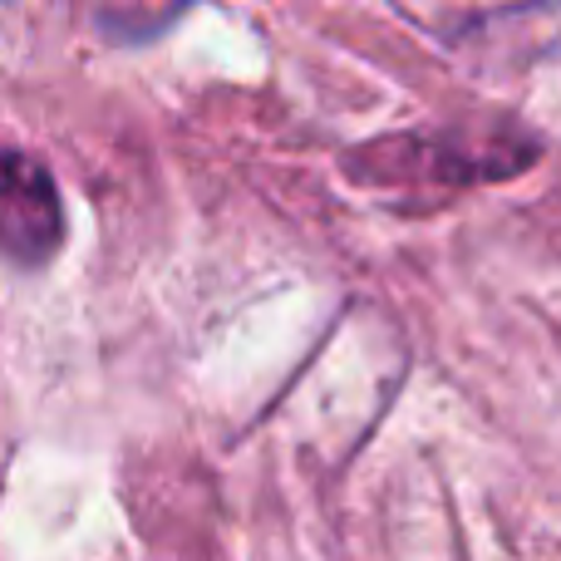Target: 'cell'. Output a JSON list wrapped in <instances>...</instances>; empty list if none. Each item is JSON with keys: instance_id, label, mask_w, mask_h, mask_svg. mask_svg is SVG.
<instances>
[{"instance_id": "1", "label": "cell", "mask_w": 561, "mask_h": 561, "mask_svg": "<svg viewBox=\"0 0 561 561\" xmlns=\"http://www.w3.org/2000/svg\"><path fill=\"white\" fill-rule=\"evenodd\" d=\"M533 144H468V134H428V138H389L350 153V173L359 183H483V178H507L533 163Z\"/></svg>"}, {"instance_id": "2", "label": "cell", "mask_w": 561, "mask_h": 561, "mask_svg": "<svg viewBox=\"0 0 561 561\" xmlns=\"http://www.w3.org/2000/svg\"><path fill=\"white\" fill-rule=\"evenodd\" d=\"M65 247V203L49 168L30 153L0 148V256L39 266Z\"/></svg>"}, {"instance_id": "3", "label": "cell", "mask_w": 561, "mask_h": 561, "mask_svg": "<svg viewBox=\"0 0 561 561\" xmlns=\"http://www.w3.org/2000/svg\"><path fill=\"white\" fill-rule=\"evenodd\" d=\"M5 468H10V444L0 438V488H5Z\"/></svg>"}]
</instances>
